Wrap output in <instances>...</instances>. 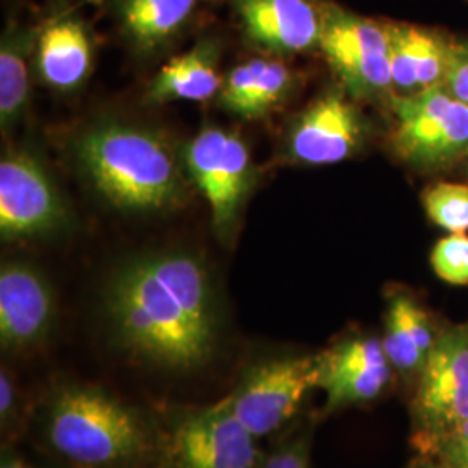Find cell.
I'll return each mask as SVG.
<instances>
[{"instance_id": "1", "label": "cell", "mask_w": 468, "mask_h": 468, "mask_svg": "<svg viewBox=\"0 0 468 468\" xmlns=\"http://www.w3.org/2000/svg\"><path fill=\"white\" fill-rule=\"evenodd\" d=\"M102 311L113 346L139 367L187 377L218 356V286L197 253L150 251L120 262L102 288Z\"/></svg>"}, {"instance_id": "2", "label": "cell", "mask_w": 468, "mask_h": 468, "mask_svg": "<svg viewBox=\"0 0 468 468\" xmlns=\"http://www.w3.org/2000/svg\"><path fill=\"white\" fill-rule=\"evenodd\" d=\"M61 465L154 468L158 413L94 382L59 378L34 402L28 432Z\"/></svg>"}, {"instance_id": "3", "label": "cell", "mask_w": 468, "mask_h": 468, "mask_svg": "<svg viewBox=\"0 0 468 468\" xmlns=\"http://www.w3.org/2000/svg\"><path fill=\"white\" fill-rule=\"evenodd\" d=\"M85 177L102 198L127 212H164L183 205L187 179L183 153L153 129L100 120L73 143Z\"/></svg>"}, {"instance_id": "4", "label": "cell", "mask_w": 468, "mask_h": 468, "mask_svg": "<svg viewBox=\"0 0 468 468\" xmlns=\"http://www.w3.org/2000/svg\"><path fill=\"white\" fill-rule=\"evenodd\" d=\"M316 388L318 352H261L241 367L224 401L262 442L299 423L303 404Z\"/></svg>"}, {"instance_id": "5", "label": "cell", "mask_w": 468, "mask_h": 468, "mask_svg": "<svg viewBox=\"0 0 468 468\" xmlns=\"http://www.w3.org/2000/svg\"><path fill=\"white\" fill-rule=\"evenodd\" d=\"M156 413L160 450L154 468H257L266 454L224 398L203 406H167Z\"/></svg>"}, {"instance_id": "6", "label": "cell", "mask_w": 468, "mask_h": 468, "mask_svg": "<svg viewBox=\"0 0 468 468\" xmlns=\"http://www.w3.org/2000/svg\"><path fill=\"white\" fill-rule=\"evenodd\" d=\"M392 148L410 167L435 172L468 158V106L444 85L415 96H392Z\"/></svg>"}, {"instance_id": "7", "label": "cell", "mask_w": 468, "mask_h": 468, "mask_svg": "<svg viewBox=\"0 0 468 468\" xmlns=\"http://www.w3.org/2000/svg\"><path fill=\"white\" fill-rule=\"evenodd\" d=\"M411 444L419 454L468 419V326L458 324L435 340L413 387Z\"/></svg>"}, {"instance_id": "8", "label": "cell", "mask_w": 468, "mask_h": 468, "mask_svg": "<svg viewBox=\"0 0 468 468\" xmlns=\"http://www.w3.org/2000/svg\"><path fill=\"white\" fill-rule=\"evenodd\" d=\"M319 49L352 100H392L394 85L385 23L324 4Z\"/></svg>"}, {"instance_id": "9", "label": "cell", "mask_w": 468, "mask_h": 468, "mask_svg": "<svg viewBox=\"0 0 468 468\" xmlns=\"http://www.w3.org/2000/svg\"><path fill=\"white\" fill-rule=\"evenodd\" d=\"M187 177L208 201L214 231L231 243L243 201L253 185L250 151L231 131L207 127L183 150Z\"/></svg>"}, {"instance_id": "10", "label": "cell", "mask_w": 468, "mask_h": 468, "mask_svg": "<svg viewBox=\"0 0 468 468\" xmlns=\"http://www.w3.org/2000/svg\"><path fill=\"white\" fill-rule=\"evenodd\" d=\"M69 212L48 168L30 151H7L0 162V236L23 241L61 233Z\"/></svg>"}, {"instance_id": "11", "label": "cell", "mask_w": 468, "mask_h": 468, "mask_svg": "<svg viewBox=\"0 0 468 468\" xmlns=\"http://www.w3.org/2000/svg\"><path fill=\"white\" fill-rule=\"evenodd\" d=\"M396 378L380 336L346 335L318 352V390L326 396L321 413L332 415L380 401Z\"/></svg>"}, {"instance_id": "12", "label": "cell", "mask_w": 468, "mask_h": 468, "mask_svg": "<svg viewBox=\"0 0 468 468\" xmlns=\"http://www.w3.org/2000/svg\"><path fill=\"white\" fill-rule=\"evenodd\" d=\"M58 319L56 293L32 262L5 259L0 266V347L21 356L46 346Z\"/></svg>"}, {"instance_id": "13", "label": "cell", "mask_w": 468, "mask_h": 468, "mask_svg": "<svg viewBox=\"0 0 468 468\" xmlns=\"http://www.w3.org/2000/svg\"><path fill=\"white\" fill-rule=\"evenodd\" d=\"M344 89H330L293 122L286 154L305 165H332L363 150L369 125Z\"/></svg>"}, {"instance_id": "14", "label": "cell", "mask_w": 468, "mask_h": 468, "mask_svg": "<svg viewBox=\"0 0 468 468\" xmlns=\"http://www.w3.org/2000/svg\"><path fill=\"white\" fill-rule=\"evenodd\" d=\"M253 46L286 56L319 49L323 5L313 0H231Z\"/></svg>"}, {"instance_id": "15", "label": "cell", "mask_w": 468, "mask_h": 468, "mask_svg": "<svg viewBox=\"0 0 468 468\" xmlns=\"http://www.w3.org/2000/svg\"><path fill=\"white\" fill-rule=\"evenodd\" d=\"M385 25L394 96H415L444 85L454 37L410 23Z\"/></svg>"}, {"instance_id": "16", "label": "cell", "mask_w": 468, "mask_h": 468, "mask_svg": "<svg viewBox=\"0 0 468 468\" xmlns=\"http://www.w3.org/2000/svg\"><path fill=\"white\" fill-rule=\"evenodd\" d=\"M439 334L427 311L415 299L404 293L388 299L382 342L402 384L415 387Z\"/></svg>"}, {"instance_id": "17", "label": "cell", "mask_w": 468, "mask_h": 468, "mask_svg": "<svg viewBox=\"0 0 468 468\" xmlns=\"http://www.w3.org/2000/svg\"><path fill=\"white\" fill-rule=\"evenodd\" d=\"M35 52L40 79L61 92L79 89L92 69L90 37L84 23L73 17L50 21L38 34Z\"/></svg>"}, {"instance_id": "18", "label": "cell", "mask_w": 468, "mask_h": 468, "mask_svg": "<svg viewBox=\"0 0 468 468\" xmlns=\"http://www.w3.org/2000/svg\"><path fill=\"white\" fill-rule=\"evenodd\" d=\"M293 75L276 59L255 58L233 68L224 79L218 102L245 118H261L290 94Z\"/></svg>"}, {"instance_id": "19", "label": "cell", "mask_w": 468, "mask_h": 468, "mask_svg": "<svg viewBox=\"0 0 468 468\" xmlns=\"http://www.w3.org/2000/svg\"><path fill=\"white\" fill-rule=\"evenodd\" d=\"M218 61V44L201 40L193 49L170 59L156 73L144 100L150 104H165L170 101H208L216 98L222 87Z\"/></svg>"}, {"instance_id": "20", "label": "cell", "mask_w": 468, "mask_h": 468, "mask_svg": "<svg viewBox=\"0 0 468 468\" xmlns=\"http://www.w3.org/2000/svg\"><path fill=\"white\" fill-rule=\"evenodd\" d=\"M197 7V0H113L122 30L141 52H154L177 34Z\"/></svg>"}, {"instance_id": "21", "label": "cell", "mask_w": 468, "mask_h": 468, "mask_svg": "<svg viewBox=\"0 0 468 468\" xmlns=\"http://www.w3.org/2000/svg\"><path fill=\"white\" fill-rule=\"evenodd\" d=\"M34 30L9 27L0 42V129L11 133L30 100V58L37 48Z\"/></svg>"}, {"instance_id": "22", "label": "cell", "mask_w": 468, "mask_h": 468, "mask_svg": "<svg viewBox=\"0 0 468 468\" xmlns=\"http://www.w3.org/2000/svg\"><path fill=\"white\" fill-rule=\"evenodd\" d=\"M423 205L439 228L450 233L468 231V186L456 183H439L432 186L425 197Z\"/></svg>"}, {"instance_id": "23", "label": "cell", "mask_w": 468, "mask_h": 468, "mask_svg": "<svg viewBox=\"0 0 468 468\" xmlns=\"http://www.w3.org/2000/svg\"><path fill=\"white\" fill-rule=\"evenodd\" d=\"M34 404L27 399L13 369L2 365L0 368V431L2 444H15L27 435L32 419Z\"/></svg>"}, {"instance_id": "24", "label": "cell", "mask_w": 468, "mask_h": 468, "mask_svg": "<svg viewBox=\"0 0 468 468\" xmlns=\"http://www.w3.org/2000/svg\"><path fill=\"white\" fill-rule=\"evenodd\" d=\"M311 444L313 425L299 421L272 439L257 468H311Z\"/></svg>"}, {"instance_id": "25", "label": "cell", "mask_w": 468, "mask_h": 468, "mask_svg": "<svg viewBox=\"0 0 468 468\" xmlns=\"http://www.w3.org/2000/svg\"><path fill=\"white\" fill-rule=\"evenodd\" d=\"M434 272L446 283L468 284V236L452 233L435 245L431 257Z\"/></svg>"}, {"instance_id": "26", "label": "cell", "mask_w": 468, "mask_h": 468, "mask_svg": "<svg viewBox=\"0 0 468 468\" xmlns=\"http://www.w3.org/2000/svg\"><path fill=\"white\" fill-rule=\"evenodd\" d=\"M425 454L435 456L448 468H468V419L442 435Z\"/></svg>"}, {"instance_id": "27", "label": "cell", "mask_w": 468, "mask_h": 468, "mask_svg": "<svg viewBox=\"0 0 468 468\" xmlns=\"http://www.w3.org/2000/svg\"><path fill=\"white\" fill-rule=\"evenodd\" d=\"M444 87L452 96L468 106V40L465 38L452 40Z\"/></svg>"}, {"instance_id": "28", "label": "cell", "mask_w": 468, "mask_h": 468, "mask_svg": "<svg viewBox=\"0 0 468 468\" xmlns=\"http://www.w3.org/2000/svg\"><path fill=\"white\" fill-rule=\"evenodd\" d=\"M0 468H35L21 452H17L15 444H2L0 450Z\"/></svg>"}, {"instance_id": "29", "label": "cell", "mask_w": 468, "mask_h": 468, "mask_svg": "<svg viewBox=\"0 0 468 468\" xmlns=\"http://www.w3.org/2000/svg\"><path fill=\"white\" fill-rule=\"evenodd\" d=\"M408 468H448L441 460L431 454H419L413 458V462L408 465Z\"/></svg>"}, {"instance_id": "30", "label": "cell", "mask_w": 468, "mask_h": 468, "mask_svg": "<svg viewBox=\"0 0 468 468\" xmlns=\"http://www.w3.org/2000/svg\"><path fill=\"white\" fill-rule=\"evenodd\" d=\"M56 468H85V467H71V465H61V463H59V465H58V467Z\"/></svg>"}]
</instances>
